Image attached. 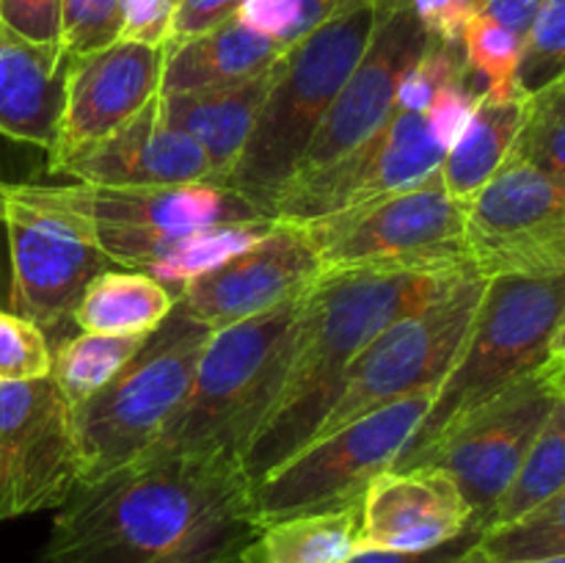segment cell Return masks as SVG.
Instances as JSON below:
<instances>
[{
  "mask_svg": "<svg viewBox=\"0 0 565 563\" xmlns=\"http://www.w3.org/2000/svg\"><path fill=\"white\" fill-rule=\"evenodd\" d=\"M257 533L241 458L180 456L77 486L31 563H243Z\"/></svg>",
  "mask_w": 565,
  "mask_h": 563,
  "instance_id": "obj_1",
  "label": "cell"
},
{
  "mask_svg": "<svg viewBox=\"0 0 565 563\" xmlns=\"http://www.w3.org/2000/svg\"><path fill=\"white\" fill-rule=\"evenodd\" d=\"M475 268L342 270L323 274L301 298L290 362L274 406L241 456L259 480L315 439L353 359L395 320L445 296Z\"/></svg>",
  "mask_w": 565,
  "mask_h": 563,
  "instance_id": "obj_2",
  "label": "cell"
},
{
  "mask_svg": "<svg viewBox=\"0 0 565 563\" xmlns=\"http://www.w3.org/2000/svg\"><path fill=\"white\" fill-rule=\"evenodd\" d=\"M97 241L114 265L138 270L171 293L218 265L230 254L252 246L276 219L215 182L166 188L70 185Z\"/></svg>",
  "mask_w": 565,
  "mask_h": 563,
  "instance_id": "obj_3",
  "label": "cell"
},
{
  "mask_svg": "<svg viewBox=\"0 0 565 563\" xmlns=\"http://www.w3.org/2000/svg\"><path fill=\"white\" fill-rule=\"evenodd\" d=\"M381 0H356L290 44L276 61L254 130L226 177V188L274 219V204L298 174L303 155L337 94L362 59Z\"/></svg>",
  "mask_w": 565,
  "mask_h": 563,
  "instance_id": "obj_4",
  "label": "cell"
},
{
  "mask_svg": "<svg viewBox=\"0 0 565 563\" xmlns=\"http://www.w3.org/2000/svg\"><path fill=\"white\" fill-rule=\"evenodd\" d=\"M301 298L213 331L185 401L138 464L207 453L243 456L279 395Z\"/></svg>",
  "mask_w": 565,
  "mask_h": 563,
  "instance_id": "obj_5",
  "label": "cell"
},
{
  "mask_svg": "<svg viewBox=\"0 0 565 563\" xmlns=\"http://www.w3.org/2000/svg\"><path fill=\"white\" fill-rule=\"evenodd\" d=\"M565 318V276L486 279L463 346L434 392L428 414L395 469L406 467L447 428L519 381L541 373Z\"/></svg>",
  "mask_w": 565,
  "mask_h": 563,
  "instance_id": "obj_6",
  "label": "cell"
},
{
  "mask_svg": "<svg viewBox=\"0 0 565 563\" xmlns=\"http://www.w3.org/2000/svg\"><path fill=\"white\" fill-rule=\"evenodd\" d=\"M480 94L483 92L467 70V75L436 94L428 110L395 108V114L351 152L315 174L292 180L276 199L274 219L301 226L423 182L439 171Z\"/></svg>",
  "mask_w": 565,
  "mask_h": 563,
  "instance_id": "obj_7",
  "label": "cell"
},
{
  "mask_svg": "<svg viewBox=\"0 0 565 563\" xmlns=\"http://www.w3.org/2000/svg\"><path fill=\"white\" fill-rule=\"evenodd\" d=\"M213 331L174 304L114 381L75 408L81 484L94 486L132 467L185 401Z\"/></svg>",
  "mask_w": 565,
  "mask_h": 563,
  "instance_id": "obj_8",
  "label": "cell"
},
{
  "mask_svg": "<svg viewBox=\"0 0 565 563\" xmlns=\"http://www.w3.org/2000/svg\"><path fill=\"white\" fill-rule=\"evenodd\" d=\"M0 226L11 252V307L61 334L83 287L114 265L70 185L0 180Z\"/></svg>",
  "mask_w": 565,
  "mask_h": 563,
  "instance_id": "obj_9",
  "label": "cell"
},
{
  "mask_svg": "<svg viewBox=\"0 0 565 563\" xmlns=\"http://www.w3.org/2000/svg\"><path fill=\"white\" fill-rule=\"evenodd\" d=\"M434 392L406 397L307 442L252 484L257 524L359 506L379 475L395 469L428 414Z\"/></svg>",
  "mask_w": 565,
  "mask_h": 563,
  "instance_id": "obj_10",
  "label": "cell"
},
{
  "mask_svg": "<svg viewBox=\"0 0 565 563\" xmlns=\"http://www.w3.org/2000/svg\"><path fill=\"white\" fill-rule=\"evenodd\" d=\"M467 208L439 171L362 208L301 224L323 274L342 270L472 268L463 241Z\"/></svg>",
  "mask_w": 565,
  "mask_h": 563,
  "instance_id": "obj_11",
  "label": "cell"
},
{
  "mask_svg": "<svg viewBox=\"0 0 565 563\" xmlns=\"http://www.w3.org/2000/svg\"><path fill=\"white\" fill-rule=\"evenodd\" d=\"M483 287V276L469 274L445 296L386 326L353 359L340 395L315 439L397 401L439 390L472 326Z\"/></svg>",
  "mask_w": 565,
  "mask_h": 563,
  "instance_id": "obj_12",
  "label": "cell"
},
{
  "mask_svg": "<svg viewBox=\"0 0 565 563\" xmlns=\"http://www.w3.org/2000/svg\"><path fill=\"white\" fill-rule=\"evenodd\" d=\"M463 241L483 279L565 276V188L508 155L467 204Z\"/></svg>",
  "mask_w": 565,
  "mask_h": 563,
  "instance_id": "obj_13",
  "label": "cell"
},
{
  "mask_svg": "<svg viewBox=\"0 0 565 563\" xmlns=\"http://www.w3.org/2000/svg\"><path fill=\"white\" fill-rule=\"evenodd\" d=\"M77 484L75 412L58 384H0V524L61 508Z\"/></svg>",
  "mask_w": 565,
  "mask_h": 563,
  "instance_id": "obj_14",
  "label": "cell"
},
{
  "mask_svg": "<svg viewBox=\"0 0 565 563\" xmlns=\"http://www.w3.org/2000/svg\"><path fill=\"white\" fill-rule=\"evenodd\" d=\"M555 401L541 373L530 375L458 419L406 467L434 464L445 469L472 508L475 522L486 530Z\"/></svg>",
  "mask_w": 565,
  "mask_h": 563,
  "instance_id": "obj_15",
  "label": "cell"
},
{
  "mask_svg": "<svg viewBox=\"0 0 565 563\" xmlns=\"http://www.w3.org/2000/svg\"><path fill=\"white\" fill-rule=\"evenodd\" d=\"M428 42L430 33L425 31L408 0H381L373 36L345 86L337 94L334 105L320 121L292 180L334 163L395 114L401 81L417 64Z\"/></svg>",
  "mask_w": 565,
  "mask_h": 563,
  "instance_id": "obj_16",
  "label": "cell"
},
{
  "mask_svg": "<svg viewBox=\"0 0 565 563\" xmlns=\"http://www.w3.org/2000/svg\"><path fill=\"white\" fill-rule=\"evenodd\" d=\"M320 276V259L301 226L276 221L252 246L185 282L177 307L210 331H221L296 301Z\"/></svg>",
  "mask_w": 565,
  "mask_h": 563,
  "instance_id": "obj_17",
  "label": "cell"
},
{
  "mask_svg": "<svg viewBox=\"0 0 565 563\" xmlns=\"http://www.w3.org/2000/svg\"><path fill=\"white\" fill-rule=\"evenodd\" d=\"M166 47L136 42L108 44L66 64L64 108L47 152L50 171L88 144L110 136L160 94Z\"/></svg>",
  "mask_w": 565,
  "mask_h": 563,
  "instance_id": "obj_18",
  "label": "cell"
},
{
  "mask_svg": "<svg viewBox=\"0 0 565 563\" xmlns=\"http://www.w3.org/2000/svg\"><path fill=\"white\" fill-rule=\"evenodd\" d=\"M480 530L456 480L434 464L386 469L362 497L359 550L423 552Z\"/></svg>",
  "mask_w": 565,
  "mask_h": 563,
  "instance_id": "obj_19",
  "label": "cell"
},
{
  "mask_svg": "<svg viewBox=\"0 0 565 563\" xmlns=\"http://www.w3.org/2000/svg\"><path fill=\"white\" fill-rule=\"evenodd\" d=\"M53 174L75 177L99 188H166L213 182L207 158L191 136L166 121L154 97L138 116L110 136L72 155Z\"/></svg>",
  "mask_w": 565,
  "mask_h": 563,
  "instance_id": "obj_20",
  "label": "cell"
},
{
  "mask_svg": "<svg viewBox=\"0 0 565 563\" xmlns=\"http://www.w3.org/2000/svg\"><path fill=\"white\" fill-rule=\"evenodd\" d=\"M66 64L61 42H33L0 20V136L50 152L64 108Z\"/></svg>",
  "mask_w": 565,
  "mask_h": 563,
  "instance_id": "obj_21",
  "label": "cell"
},
{
  "mask_svg": "<svg viewBox=\"0 0 565 563\" xmlns=\"http://www.w3.org/2000/svg\"><path fill=\"white\" fill-rule=\"evenodd\" d=\"M274 66L259 77L237 83V86L158 94L166 121L202 147L215 185H226V177L235 169L248 136H252L254 121H257L265 94L270 88Z\"/></svg>",
  "mask_w": 565,
  "mask_h": 563,
  "instance_id": "obj_22",
  "label": "cell"
},
{
  "mask_svg": "<svg viewBox=\"0 0 565 563\" xmlns=\"http://www.w3.org/2000/svg\"><path fill=\"white\" fill-rule=\"evenodd\" d=\"M281 53L285 47L276 39L254 31L241 17H232L213 31L166 44L160 94L237 86L268 72Z\"/></svg>",
  "mask_w": 565,
  "mask_h": 563,
  "instance_id": "obj_23",
  "label": "cell"
},
{
  "mask_svg": "<svg viewBox=\"0 0 565 563\" xmlns=\"http://www.w3.org/2000/svg\"><path fill=\"white\" fill-rule=\"evenodd\" d=\"M527 97H491L480 94L467 125L439 166L441 182L458 204L467 208L480 188L500 171L519 136Z\"/></svg>",
  "mask_w": 565,
  "mask_h": 563,
  "instance_id": "obj_24",
  "label": "cell"
},
{
  "mask_svg": "<svg viewBox=\"0 0 565 563\" xmlns=\"http://www.w3.org/2000/svg\"><path fill=\"white\" fill-rule=\"evenodd\" d=\"M177 296L138 270H103L83 287L72 323L88 334H152L174 309Z\"/></svg>",
  "mask_w": 565,
  "mask_h": 563,
  "instance_id": "obj_25",
  "label": "cell"
},
{
  "mask_svg": "<svg viewBox=\"0 0 565 563\" xmlns=\"http://www.w3.org/2000/svg\"><path fill=\"white\" fill-rule=\"evenodd\" d=\"M362 502L263 524L243 563H348L359 552Z\"/></svg>",
  "mask_w": 565,
  "mask_h": 563,
  "instance_id": "obj_26",
  "label": "cell"
},
{
  "mask_svg": "<svg viewBox=\"0 0 565 563\" xmlns=\"http://www.w3.org/2000/svg\"><path fill=\"white\" fill-rule=\"evenodd\" d=\"M565 489V397L557 395L550 417L541 425L527 456L519 464L511 486L491 511L486 530L505 528L527 517L539 506ZM483 530V533H486Z\"/></svg>",
  "mask_w": 565,
  "mask_h": 563,
  "instance_id": "obj_27",
  "label": "cell"
},
{
  "mask_svg": "<svg viewBox=\"0 0 565 563\" xmlns=\"http://www.w3.org/2000/svg\"><path fill=\"white\" fill-rule=\"evenodd\" d=\"M147 337L149 334L116 337L77 331L75 337H64L55 342L50 379L58 384L72 412L86 403L94 392L103 390L108 381H114L125 370V364L141 351Z\"/></svg>",
  "mask_w": 565,
  "mask_h": 563,
  "instance_id": "obj_28",
  "label": "cell"
},
{
  "mask_svg": "<svg viewBox=\"0 0 565 563\" xmlns=\"http://www.w3.org/2000/svg\"><path fill=\"white\" fill-rule=\"evenodd\" d=\"M461 47L467 70L478 88L491 97H527L519 88V64H522L524 42L500 22L475 11L461 33Z\"/></svg>",
  "mask_w": 565,
  "mask_h": 563,
  "instance_id": "obj_29",
  "label": "cell"
},
{
  "mask_svg": "<svg viewBox=\"0 0 565 563\" xmlns=\"http://www.w3.org/2000/svg\"><path fill=\"white\" fill-rule=\"evenodd\" d=\"M511 155L565 188V75L527 94Z\"/></svg>",
  "mask_w": 565,
  "mask_h": 563,
  "instance_id": "obj_30",
  "label": "cell"
},
{
  "mask_svg": "<svg viewBox=\"0 0 565 563\" xmlns=\"http://www.w3.org/2000/svg\"><path fill=\"white\" fill-rule=\"evenodd\" d=\"M480 546L491 563H519L565 555V489L530 511L527 517L486 530Z\"/></svg>",
  "mask_w": 565,
  "mask_h": 563,
  "instance_id": "obj_31",
  "label": "cell"
},
{
  "mask_svg": "<svg viewBox=\"0 0 565 563\" xmlns=\"http://www.w3.org/2000/svg\"><path fill=\"white\" fill-rule=\"evenodd\" d=\"M125 0H61L58 42L66 59L119 42Z\"/></svg>",
  "mask_w": 565,
  "mask_h": 563,
  "instance_id": "obj_32",
  "label": "cell"
},
{
  "mask_svg": "<svg viewBox=\"0 0 565 563\" xmlns=\"http://www.w3.org/2000/svg\"><path fill=\"white\" fill-rule=\"evenodd\" d=\"M565 75V0H546L533 33L524 42L519 88L533 94Z\"/></svg>",
  "mask_w": 565,
  "mask_h": 563,
  "instance_id": "obj_33",
  "label": "cell"
},
{
  "mask_svg": "<svg viewBox=\"0 0 565 563\" xmlns=\"http://www.w3.org/2000/svg\"><path fill=\"white\" fill-rule=\"evenodd\" d=\"M53 346L33 320L0 309V384L47 379Z\"/></svg>",
  "mask_w": 565,
  "mask_h": 563,
  "instance_id": "obj_34",
  "label": "cell"
},
{
  "mask_svg": "<svg viewBox=\"0 0 565 563\" xmlns=\"http://www.w3.org/2000/svg\"><path fill=\"white\" fill-rule=\"evenodd\" d=\"M171 25H174L171 0H125L119 39L147 47H166L171 39Z\"/></svg>",
  "mask_w": 565,
  "mask_h": 563,
  "instance_id": "obj_35",
  "label": "cell"
},
{
  "mask_svg": "<svg viewBox=\"0 0 565 563\" xmlns=\"http://www.w3.org/2000/svg\"><path fill=\"white\" fill-rule=\"evenodd\" d=\"M0 20L33 42H58L61 0H0Z\"/></svg>",
  "mask_w": 565,
  "mask_h": 563,
  "instance_id": "obj_36",
  "label": "cell"
},
{
  "mask_svg": "<svg viewBox=\"0 0 565 563\" xmlns=\"http://www.w3.org/2000/svg\"><path fill=\"white\" fill-rule=\"evenodd\" d=\"M246 0H180L174 6V25L169 44L207 33L241 14Z\"/></svg>",
  "mask_w": 565,
  "mask_h": 563,
  "instance_id": "obj_37",
  "label": "cell"
},
{
  "mask_svg": "<svg viewBox=\"0 0 565 563\" xmlns=\"http://www.w3.org/2000/svg\"><path fill=\"white\" fill-rule=\"evenodd\" d=\"M425 31L445 42H461L463 25L475 14L469 0H408Z\"/></svg>",
  "mask_w": 565,
  "mask_h": 563,
  "instance_id": "obj_38",
  "label": "cell"
},
{
  "mask_svg": "<svg viewBox=\"0 0 565 563\" xmlns=\"http://www.w3.org/2000/svg\"><path fill=\"white\" fill-rule=\"evenodd\" d=\"M483 539V530H469L461 539L447 541L423 552H401V550H359L348 563H450L467 550H472Z\"/></svg>",
  "mask_w": 565,
  "mask_h": 563,
  "instance_id": "obj_39",
  "label": "cell"
},
{
  "mask_svg": "<svg viewBox=\"0 0 565 563\" xmlns=\"http://www.w3.org/2000/svg\"><path fill=\"white\" fill-rule=\"evenodd\" d=\"M544 3L546 0H483L478 6V14H486L489 20L500 22L502 28L516 33L522 42H527L541 11H544Z\"/></svg>",
  "mask_w": 565,
  "mask_h": 563,
  "instance_id": "obj_40",
  "label": "cell"
},
{
  "mask_svg": "<svg viewBox=\"0 0 565 563\" xmlns=\"http://www.w3.org/2000/svg\"><path fill=\"white\" fill-rule=\"evenodd\" d=\"M356 0H290L292 22L285 36V50L290 44L301 42L309 31H315V28L323 25L326 20H331V17L340 14V11H345Z\"/></svg>",
  "mask_w": 565,
  "mask_h": 563,
  "instance_id": "obj_41",
  "label": "cell"
},
{
  "mask_svg": "<svg viewBox=\"0 0 565 563\" xmlns=\"http://www.w3.org/2000/svg\"><path fill=\"white\" fill-rule=\"evenodd\" d=\"M541 379L550 384V390L555 392V395L565 397V364H557V368H550V370H541Z\"/></svg>",
  "mask_w": 565,
  "mask_h": 563,
  "instance_id": "obj_42",
  "label": "cell"
},
{
  "mask_svg": "<svg viewBox=\"0 0 565 563\" xmlns=\"http://www.w3.org/2000/svg\"><path fill=\"white\" fill-rule=\"evenodd\" d=\"M557 364H565V318L561 323V329H557L555 340H552V353H550V362H546L544 370L550 368H557Z\"/></svg>",
  "mask_w": 565,
  "mask_h": 563,
  "instance_id": "obj_43",
  "label": "cell"
},
{
  "mask_svg": "<svg viewBox=\"0 0 565 563\" xmlns=\"http://www.w3.org/2000/svg\"><path fill=\"white\" fill-rule=\"evenodd\" d=\"M450 563H491V561H489V555H486L483 546H480V541H478L472 550H467L463 555H458L456 561H450Z\"/></svg>",
  "mask_w": 565,
  "mask_h": 563,
  "instance_id": "obj_44",
  "label": "cell"
},
{
  "mask_svg": "<svg viewBox=\"0 0 565 563\" xmlns=\"http://www.w3.org/2000/svg\"><path fill=\"white\" fill-rule=\"evenodd\" d=\"M519 563H565V555H550V557H535V561H519Z\"/></svg>",
  "mask_w": 565,
  "mask_h": 563,
  "instance_id": "obj_45",
  "label": "cell"
},
{
  "mask_svg": "<svg viewBox=\"0 0 565 563\" xmlns=\"http://www.w3.org/2000/svg\"><path fill=\"white\" fill-rule=\"evenodd\" d=\"M480 3H483V0H469V6H472V11H478Z\"/></svg>",
  "mask_w": 565,
  "mask_h": 563,
  "instance_id": "obj_46",
  "label": "cell"
},
{
  "mask_svg": "<svg viewBox=\"0 0 565 563\" xmlns=\"http://www.w3.org/2000/svg\"><path fill=\"white\" fill-rule=\"evenodd\" d=\"M171 3H174V6H177V3H180V0H171Z\"/></svg>",
  "mask_w": 565,
  "mask_h": 563,
  "instance_id": "obj_47",
  "label": "cell"
}]
</instances>
